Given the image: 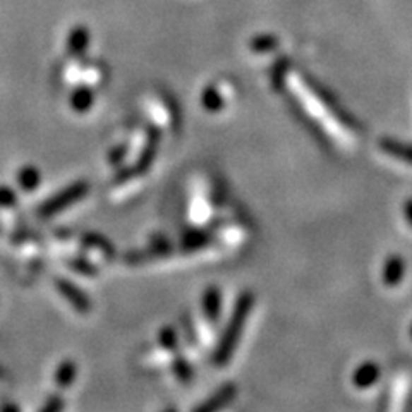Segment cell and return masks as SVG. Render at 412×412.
Segmentation results:
<instances>
[{"label":"cell","mask_w":412,"mask_h":412,"mask_svg":"<svg viewBox=\"0 0 412 412\" xmlns=\"http://www.w3.org/2000/svg\"><path fill=\"white\" fill-rule=\"evenodd\" d=\"M251 306H253V298L251 294H244L241 299H239L237 307H235V314H232V322L227 326V334L225 339H223V343L220 346V349L217 352V363L223 364L229 359L232 347H235V342H237L239 335H241V326L246 319V314L249 313Z\"/></svg>","instance_id":"1"},{"label":"cell","mask_w":412,"mask_h":412,"mask_svg":"<svg viewBox=\"0 0 412 412\" xmlns=\"http://www.w3.org/2000/svg\"><path fill=\"white\" fill-rule=\"evenodd\" d=\"M376 378H378V366L373 363H367L359 367V371L354 376V383H355V387L366 388V387L373 385Z\"/></svg>","instance_id":"2"},{"label":"cell","mask_w":412,"mask_h":412,"mask_svg":"<svg viewBox=\"0 0 412 412\" xmlns=\"http://www.w3.org/2000/svg\"><path fill=\"white\" fill-rule=\"evenodd\" d=\"M402 271H404V263L400 258H390L388 259L385 270H383V280L388 286H395V283L402 280Z\"/></svg>","instance_id":"3"},{"label":"cell","mask_w":412,"mask_h":412,"mask_svg":"<svg viewBox=\"0 0 412 412\" xmlns=\"http://www.w3.org/2000/svg\"><path fill=\"white\" fill-rule=\"evenodd\" d=\"M235 394V388L232 387H227V388H222V390L218 392L217 395H213L208 402L203 404V406H199L198 409L199 411H213V409H218V407L225 406L227 402H230L232 395Z\"/></svg>","instance_id":"4"},{"label":"cell","mask_w":412,"mask_h":412,"mask_svg":"<svg viewBox=\"0 0 412 412\" xmlns=\"http://www.w3.org/2000/svg\"><path fill=\"white\" fill-rule=\"evenodd\" d=\"M220 310V295L217 290H208L205 294V313L211 319L217 318Z\"/></svg>","instance_id":"5"},{"label":"cell","mask_w":412,"mask_h":412,"mask_svg":"<svg viewBox=\"0 0 412 412\" xmlns=\"http://www.w3.org/2000/svg\"><path fill=\"white\" fill-rule=\"evenodd\" d=\"M383 148H385L390 155H395V157L412 162V148H407V146L400 145V143H394V141H385L383 143Z\"/></svg>","instance_id":"6"},{"label":"cell","mask_w":412,"mask_h":412,"mask_svg":"<svg viewBox=\"0 0 412 412\" xmlns=\"http://www.w3.org/2000/svg\"><path fill=\"white\" fill-rule=\"evenodd\" d=\"M93 103V97H91V93L88 90H79L76 91L74 98H73V105L74 109H78L79 112H85L88 107Z\"/></svg>","instance_id":"7"},{"label":"cell","mask_w":412,"mask_h":412,"mask_svg":"<svg viewBox=\"0 0 412 412\" xmlns=\"http://www.w3.org/2000/svg\"><path fill=\"white\" fill-rule=\"evenodd\" d=\"M73 43H71V49L74 52H81L88 47V31L86 30H76L73 33Z\"/></svg>","instance_id":"8"},{"label":"cell","mask_w":412,"mask_h":412,"mask_svg":"<svg viewBox=\"0 0 412 412\" xmlns=\"http://www.w3.org/2000/svg\"><path fill=\"white\" fill-rule=\"evenodd\" d=\"M203 103H205L206 109L215 112L218 107H222V98L218 93H215V90H206L205 97H203Z\"/></svg>","instance_id":"9"},{"label":"cell","mask_w":412,"mask_h":412,"mask_svg":"<svg viewBox=\"0 0 412 412\" xmlns=\"http://www.w3.org/2000/svg\"><path fill=\"white\" fill-rule=\"evenodd\" d=\"M253 47L256 50H266V49H273V47H277V42H275L273 38H268V37H261V38H256Z\"/></svg>","instance_id":"10"},{"label":"cell","mask_w":412,"mask_h":412,"mask_svg":"<svg viewBox=\"0 0 412 412\" xmlns=\"http://www.w3.org/2000/svg\"><path fill=\"white\" fill-rule=\"evenodd\" d=\"M73 376H74V366L71 363H67L66 366H64L61 370L59 379H61L62 383H67V382H71V379H73Z\"/></svg>","instance_id":"11"},{"label":"cell","mask_w":412,"mask_h":412,"mask_svg":"<svg viewBox=\"0 0 412 412\" xmlns=\"http://www.w3.org/2000/svg\"><path fill=\"white\" fill-rule=\"evenodd\" d=\"M407 217H409V222L412 223V203H409V206H407Z\"/></svg>","instance_id":"12"}]
</instances>
